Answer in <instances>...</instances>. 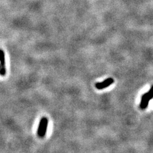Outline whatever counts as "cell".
I'll use <instances>...</instances> for the list:
<instances>
[{
	"label": "cell",
	"mask_w": 153,
	"mask_h": 153,
	"mask_svg": "<svg viewBox=\"0 0 153 153\" xmlns=\"http://www.w3.org/2000/svg\"><path fill=\"white\" fill-rule=\"evenodd\" d=\"M153 98V86L148 93H145L142 95L140 107L142 109H145L149 105V101Z\"/></svg>",
	"instance_id": "obj_2"
},
{
	"label": "cell",
	"mask_w": 153,
	"mask_h": 153,
	"mask_svg": "<svg viewBox=\"0 0 153 153\" xmlns=\"http://www.w3.org/2000/svg\"><path fill=\"white\" fill-rule=\"evenodd\" d=\"M114 82V81L112 78H107L105 80H104L103 82H99V83H96L95 86L98 90H102L104 88L108 87L111 85H112Z\"/></svg>",
	"instance_id": "obj_4"
},
{
	"label": "cell",
	"mask_w": 153,
	"mask_h": 153,
	"mask_svg": "<svg viewBox=\"0 0 153 153\" xmlns=\"http://www.w3.org/2000/svg\"><path fill=\"white\" fill-rule=\"evenodd\" d=\"M48 123V119L47 117H43L41 119L39 124L38 128L37 131V134L39 137L40 138H44L45 137L47 131Z\"/></svg>",
	"instance_id": "obj_1"
},
{
	"label": "cell",
	"mask_w": 153,
	"mask_h": 153,
	"mask_svg": "<svg viewBox=\"0 0 153 153\" xmlns=\"http://www.w3.org/2000/svg\"><path fill=\"white\" fill-rule=\"evenodd\" d=\"M0 67L1 74L4 76L6 74L5 56L3 50L0 49Z\"/></svg>",
	"instance_id": "obj_3"
}]
</instances>
